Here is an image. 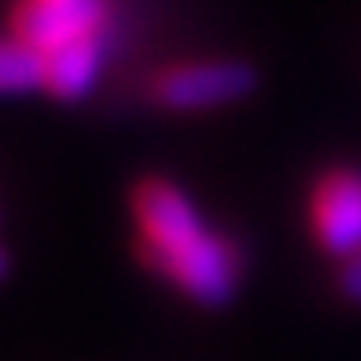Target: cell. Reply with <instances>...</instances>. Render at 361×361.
Masks as SVG:
<instances>
[{"instance_id": "obj_2", "label": "cell", "mask_w": 361, "mask_h": 361, "mask_svg": "<svg viewBox=\"0 0 361 361\" xmlns=\"http://www.w3.org/2000/svg\"><path fill=\"white\" fill-rule=\"evenodd\" d=\"M257 89V70L243 58H208V62H173L154 73L150 100L166 111H212L238 104Z\"/></svg>"}, {"instance_id": "obj_1", "label": "cell", "mask_w": 361, "mask_h": 361, "mask_svg": "<svg viewBox=\"0 0 361 361\" xmlns=\"http://www.w3.org/2000/svg\"><path fill=\"white\" fill-rule=\"evenodd\" d=\"M135 254L150 273L180 288L196 307H227L243 288V250L208 227L188 192L166 177H142L131 188Z\"/></svg>"}, {"instance_id": "obj_8", "label": "cell", "mask_w": 361, "mask_h": 361, "mask_svg": "<svg viewBox=\"0 0 361 361\" xmlns=\"http://www.w3.org/2000/svg\"><path fill=\"white\" fill-rule=\"evenodd\" d=\"M8 277H12V254H8L4 246H0V285H4Z\"/></svg>"}, {"instance_id": "obj_7", "label": "cell", "mask_w": 361, "mask_h": 361, "mask_svg": "<svg viewBox=\"0 0 361 361\" xmlns=\"http://www.w3.org/2000/svg\"><path fill=\"white\" fill-rule=\"evenodd\" d=\"M334 285H338V296L346 300V304L361 307V250L342 257L338 262V273H334Z\"/></svg>"}, {"instance_id": "obj_6", "label": "cell", "mask_w": 361, "mask_h": 361, "mask_svg": "<svg viewBox=\"0 0 361 361\" xmlns=\"http://www.w3.org/2000/svg\"><path fill=\"white\" fill-rule=\"evenodd\" d=\"M42 89V50L16 39L12 31L0 35V97H20V92Z\"/></svg>"}, {"instance_id": "obj_4", "label": "cell", "mask_w": 361, "mask_h": 361, "mask_svg": "<svg viewBox=\"0 0 361 361\" xmlns=\"http://www.w3.org/2000/svg\"><path fill=\"white\" fill-rule=\"evenodd\" d=\"M111 23V0H12L8 31L35 50H54L62 42L100 35Z\"/></svg>"}, {"instance_id": "obj_3", "label": "cell", "mask_w": 361, "mask_h": 361, "mask_svg": "<svg viewBox=\"0 0 361 361\" xmlns=\"http://www.w3.org/2000/svg\"><path fill=\"white\" fill-rule=\"evenodd\" d=\"M307 223H312L315 246L342 262L361 250V169L357 166H331L307 196Z\"/></svg>"}, {"instance_id": "obj_5", "label": "cell", "mask_w": 361, "mask_h": 361, "mask_svg": "<svg viewBox=\"0 0 361 361\" xmlns=\"http://www.w3.org/2000/svg\"><path fill=\"white\" fill-rule=\"evenodd\" d=\"M104 54H108V31L47 50L42 54V92L66 100V104L85 100L104 73Z\"/></svg>"}]
</instances>
